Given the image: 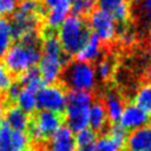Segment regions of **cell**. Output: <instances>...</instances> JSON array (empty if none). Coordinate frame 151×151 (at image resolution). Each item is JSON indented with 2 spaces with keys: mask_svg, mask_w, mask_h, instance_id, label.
I'll return each mask as SVG.
<instances>
[{
  "mask_svg": "<svg viewBox=\"0 0 151 151\" xmlns=\"http://www.w3.org/2000/svg\"><path fill=\"white\" fill-rule=\"evenodd\" d=\"M41 50L42 53L37 67L40 78L45 84H55L65 70L67 59L57 35L52 31L41 40Z\"/></svg>",
  "mask_w": 151,
  "mask_h": 151,
  "instance_id": "cell-1",
  "label": "cell"
},
{
  "mask_svg": "<svg viewBox=\"0 0 151 151\" xmlns=\"http://www.w3.org/2000/svg\"><path fill=\"white\" fill-rule=\"evenodd\" d=\"M93 103L92 94L87 91L71 90L67 93L64 117L66 126L74 133L88 127V112Z\"/></svg>",
  "mask_w": 151,
  "mask_h": 151,
  "instance_id": "cell-2",
  "label": "cell"
},
{
  "mask_svg": "<svg viewBox=\"0 0 151 151\" xmlns=\"http://www.w3.org/2000/svg\"><path fill=\"white\" fill-rule=\"evenodd\" d=\"M91 34L87 22L78 15H68L58 28V40L65 54L76 55Z\"/></svg>",
  "mask_w": 151,
  "mask_h": 151,
  "instance_id": "cell-3",
  "label": "cell"
},
{
  "mask_svg": "<svg viewBox=\"0 0 151 151\" xmlns=\"http://www.w3.org/2000/svg\"><path fill=\"white\" fill-rule=\"evenodd\" d=\"M40 55L41 53L38 47H29L21 42H17L12 44L2 55V64L11 73L21 74L29 68L35 67L39 63Z\"/></svg>",
  "mask_w": 151,
  "mask_h": 151,
  "instance_id": "cell-4",
  "label": "cell"
},
{
  "mask_svg": "<svg viewBox=\"0 0 151 151\" xmlns=\"http://www.w3.org/2000/svg\"><path fill=\"white\" fill-rule=\"evenodd\" d=\"M64 80L71 90L90 92L97 83L96 70L90 63L74 60L65 67Z\"/></svg>",
  "mask_w": 151,
  "mask_h": 151,
  "instance_id": "cell-5",
  "label": "cell"
},
{
  "mask_svg": "<svg viewBox=\"0 0 151 151\" xmlns=\"http://www.w3.org/2000/svg\"><path fill=\"white\" fill-rule=\"evenodd\" d=\"M61 125L63 118L60 113L41 110L37 113L32 123H29L28 137L35 143H42L47 140Z\"/></svg>",
  "mask_w": 151,
  "mask_h": 151,
  "instance_id": "cell-6",
  "label": "cell"
},
{
  "mask_svg": "<svg viewBox=\"0 0 151 151\" xmlns=\"http://www.w3.org/2000/svg\"><path fill=\"white\" fill-rule=\"evenodd\" d=\"M87 26L101 42H112L118 34V26L113 15L101 8L90 13Z\"/></svg>",
  "mask_w": 151,
  "mask_h": 151,
  "instance_id": "cell-7",
  "label": "cell"
},
{
  "mask_svg": "<svg viewBox=\"0 0 151 151\" xmlns=\"http://www.w3.org/2000/svg\"><path fill=\"white\" fill-rule=\"evenodd\" d=\"M67 93L65 88L58 84H45L37 92L38 107L51 112H64Z\"/></svg>",
  "mask_w": 151,
  "mask_h": 151,
  "instance_id": "cell-8",
  "label": "cell"
},
{
  "mask_svg": "<svg viewBox=\"0 0 151 151\" xmlns=\"http://www.w3.org/2000/svg\"><path fill=\"white\" fill-rule=\"evenodd\" d=\"M29 137L26 132L12 130L5 122H0V151H28Z\"/></svg>",
  "mask_w": 151,
  "mask_h": 151,
  "instance_id": "cell-9",
  "label": "cell"
},
{
  "mask_svg": "<svg viewBox=\"0 0 151 151\" xmlns=\"http://www.w3.org/2000/svg\"><path fill=\"white\" fill-rule=\"evenodd\" d=\"M47 140L46 151H77L74 132L66 125H61Z\"/></svg>",
  "mask_w": 151,
  "mask_h": 151,
  "instance_id": "cell-10",
  "label": "cell"
},
{
  "mask_svg": "<svg viewBox=\"0 0 151 151\" xmlns=\"http://www.w3.org/2000/svg\"><path fill=\"white\" fill-rule=\"evenodd\" d=\"M150 116L143 110L137 107L134 104L126 105L122 112V116L118 120V124L125 130H136L140 126L149 124Z\"/></svg>",
  "mask_w": 151,
  "mask_h": 151,
  "instance_id": "cell-11",
  "label": "cell"
},
{
  "mask_svg": "<svg viewBox=\"0 0 151 151\" xmlns=\"http://www.w3.org/2000/svg\"><path fill=\"white\" fill-rule=\"evenodd\" d=\"M126 151H149L151 149V124L132 130L125 140Z\"/></svg>",
  "mask_w": 151,
  "mask_h": 151,
  "instance_id": "cell-12",
  "label": "cell"
},
{
  "mask_svg": "<svg viewBox=\"0 0 151 151\" xmlns=\"http://www.w3.org/2000/svg\"><path fill=\"white\" fill-rule=\"evenodd\" d=\"M100 55H101V41L93 33L88 35L85 44L76 54L77 60L90 63V64L98 60Z\"/></svg>",
  "mask_w": 151,
  "mask_h": 151,
  "instance_id": "cell-13",
  "label": "cell"
},
{
  "mask_svg": "<svg viewBox=\"0 0 151 151\" xmlns=\"http://www.w3.org/2000/svg\"><path fill=\"white\" fill-rule=\"evenodd\" d=\"M5 123L14 131L26 132L29 126V117L26 112L19 109L17 105H12L6 110Z\"/></svg>",
  "mask_w": 151,
  "mask_h": 151,
  "instance_id": "cell-14",
  "label": "cell"
},
{
  "mask_svg": "<svg viewBox=\"0 0 151 151\" xmlns=\"http://www.w3.org/2000/svg\"><path fill=\"white\" fill-rule=\"evenodd\" d=\"M103 104L107 114V119L111 122H118L125 107L122 97L114 91H107L104 96Z\"/></svg>",
  "mask_w": 151,
  "mask_h": 151,
  "instance_id": "cell-15",
  "label": "cell"
},
{
  "mask_svg": "<svg viewBox=\"0 0 151 151\" xmlns=\"http://www.w3.org/2000/svg\"><path fill=\"white\" fill-rule=\"evenodd\" d=\"M107 114L101 101H93L88 112V127L92 131H101L107 124Z\"/></svg>",
  "mask_w": 151,
  "mask_h": 151,
  "instance_id": "cell-16",
  "label": "cell"
},
{
  "mask_svg": "<svg viewBox=\"0 0 151 151\" xmlns=\"http://www.w3.org/2000/svg\"><path fill=\"white\" fill-rule=\"evenodd\" d=\"M15 103H17V106L21 109L24 112H26L27 114L33 113L38 109L37 92L26 87H21Z\"/></svg>",
  "mask_w": 151,
  "mask_h": 151,
  "instance_id": "cell-17",
  "label": "cell"
},
{
  "mask_svg": "<svg viewBox=\"0 0 151 151\" xmlns=\"http://www.w3.org/2000/svg\"><path fill=\"white\" fill-rule=\"evenodd\" d=\"M19 85L21 87H26L38 92L42 86V80L40 78L39 71L37 67H32L28 71L24 72L19 77Z\"/></svg>",
  "mask_w": 151,
  "mask_h": 151,
  "instance_id": "cell-18",
  "label": "cell"
},
{
  "mask_svg": "<svg viewBox=\"0 0 151 151\" xmlns=\"http://www.w3.org/2000/svg\"><path fill=\"white\" fill-rule=\"evenodd\" d=\"M137 107L143 110L149 116L151 114V84H143L134 93V103Z\"/></svg>",
  "mask_w": 151,
  "mask_h": 151,
  "instance_id": "cell-19",
  "label": "cell"
},
{
  "mask_svg": "<svg viewBox=\"0 0 151 151\" xmlns=\"http://www.w3.org/2000/svg\"><path fill=\"white\" fill-rule=\"evenodd\" d=\"M13 39L11 21L6 18H0V57H2L11 47Z\"/></svg>",
  "mask_w": 151,
  "mask_h": 151,
  "instance_id": "cell-20",
  "label": "cell"
},
{
  "mask_svg": "<svg viewBox=\"0 0 151 151\" xmlns=\"http://www.w3.org/2000/svg\"><path fill=\"white\" fill-rule=\"evenodd\" d=\"M70 11L67 9H50L45 15V25L48 31H53L59 28V26L64 22V20L68 17Z\"/></svg>",
  "mask_w": 151,
  "mask_h": 151,
  "instance_id": "cell-21",
  "label": "cell"
},
{
  "mask_svg": "<svg viewBox=\"0 0 151 151\" xmlns=\"http://www.w3.org/2000/svg\"><path fill=\"white\" fill-rule=\"evenodd\" d=\"M124 145L112 138L110 134H105L96 139L91 151H120Z\"/></svg>",
  "mask_w": 151,
  "mask_h": 151,
  "instance_id": "cell-22",
  "label": "cell"
},
{
  "mask_svg": "<svg viewBox=\"0 0 151 151\" xmlns=\"http://www.w3.org/2000/svg\"><path fill=\"white\" fill-rule=\"evenodd\" d=\"M76 144L79 150H91L94 142H96V132L92 131L90 127H86L74 134Z\"/></svg>",
  "mask_w": 151,
  "mask_h": 151,
  "instance_id": "cell-23",
  "label": "cell"
},
{
  "mask_svg": "<svg viewBox=\"0 0 151 151\" xmlns=\"http://www.w3.org/2000/svg\"><path fill=\"white\" fill-rule=\"evenodd\" d=\"M15 12L27 15H40L41 6L38 0H20L18 1Z\"/></svg>",
  "mask_w": 151,
  "mask_h": 151,
  "instance_id": "cell-24",
  "label": "cell"
},
{
  "mask_svg": "<svg viewBox=\"0 0 151 151\" xmlns=\"http://www.w3.org/2000/svg\"><path fill=\"white\" fill-rule=\"evenodd\" d=\"M136 13L143 24L151 26V0H137Z\"/></svg>",
  "mask_w": 151,
  "mask_h": 151,
  "instance_id": "cell-25",
  "label": "cell"
},
{
  "mask_svg": "<svg viewBox=\"0 0 151 151\" xmlns=\"http://www.w3.org/2000/svg\"><path fill=\"white\" fill-rule=\"evenodd\" d=\"M97 5V0H74L71 9L74 15L81 17L85 14H90L92 11H94V7Z\"/></svg>",
  "mask_w": 151,
  "mask_h": 151,
  "instance_id": "cell-26",
  "label": "cell"
},
{
  "mask_svg": "<svg viewBox=\"0 0 151 151\" xmlns=\"http://www.w3.org/2000/svg\"><path fill=\"white\" fill-rule=\"evenodd\" d=\"M94 70H96L97 79L109 80L112 77V74H113L114 65H113V63L110 59H103V60H100L97 64V66L94 67Z\"/></svg>",
  "mask_w": 151,
  "mask_h": 151,
  "instance_id": "cell-27",
  "label": "cell"
},
{
  "mask_svg": "<svg viewBox=\"0 0 151 151\" xmlns=\"http://www.w3.org/2000/svg\"><path fill=\"white\" fill-rule=\"evenodd\" d=\"M19 42L26 45V46H29V47H38L39 44L41 42V38H40V34L37 29H32V31H27L25 32L19 39Z\"/></svg>",
  "mask_w": 151,
  "mask_h": 151,
  "instance_id": "cell-28",
  "label": "cell"
},
{
  "mask_svg": "<svg viewBox=\"0 0 151 151\" xmlns=\"http://www.w3.org/2000/svg\"><path fill=\"white\" fill-rule=\"evenodd\" d=\"M110 13L113 15L114 20L116 21H125L129 15H130V6L127 5V2H123V4H119L117 5L114 8H112L110 11Z\"/></svg>",
  "mask_w": 151,
  "mask_h": 151,
  "instance_id": "cell-29",
  "label": "cell"
},
{
  "mask_svg": "<svg viewBox=\"0 0 151 151\" xmlns=\"http://www.w3.org/2000/svg\"><path fill=\"white\" fill-rule=\"evenodd\" d=\"M44 6L50 9H67L71 11V6L74 0H41Z\"/></svg>",
  "mask_w": 151,
  "mask_h": 151,
  "instance_id": "cell-30",
  "label": "cell"
},
{
  "mask_svg": "<svg viewBox=\"0 0 151 151\" xmlns=\"http://www.w3.org/2000/svg\"><path fill=\"white\" fill-rule=\"evenodd\" d=\"M12 84H13L12 73L5 67L2 63H0V92H6Z\"/></svg>",
  "mask_w": 151,
  "mask_h": 151,
  "instance_id": "cell-31",
  "label": "cell"
},
{
  "mask_svg": "<svg viewBox=\"0 0 151 151\" xmlns=\"http://www.w3.org/2000/svg\"><path fill=\"white\" fill-rule=\"evenodd\" d=\"M109 134L114 138L117 142H119L120 144L125 145V140H126V137H127V133H126V130L124 127H122L119 124H114L110 127L109 130Z\"/></svg>",
  "mask_w": 151,
  "mask_h": 151,
  "instance_id": "cell-32",
  "label": "cell"
},
{
  "mask_svg": "<svg viewBox=\"0 0 151 151\" xmlns=\"http://www.w3.org/2000/svg\"><path fill=\"white\" fill-rule=\"evenodd\" d=\"M18 0H0V18L13 14L17 9Z\"/></svg>",
  "mask_w": 151,
  "mask_h": 151,
  "instance_id": "cell-33",
  "label": "cell"
},
{
  "mask_svg": "<svg viewBox=\"0 0 151 151\" xmlns=\"http://www.w3.org/2000/svg\"><path fill=\"white\" fill-rule=\"evenodd\" d=\"M134 38H136V37H134V32L131 31V29H129V28H124V29L120 32V34H119L120 42H122L123 45H125V46L132 45L133 41H134Z\"/></svg>",
  "mask_w": 151,
  "mask_h": 151,
  "instance_id": "cell-34",
  "label": "cell"
},
{
  "mask_svg": "<svg viewBox=\"0 0 151 151\" xmlns=\"http://www.w3.org/2000/svg\"><path fill=\"white\" fill-rule=\"evenodd\" d=\"M21 90V86L19 85V83H13L8 88L7 91L5 92L6 93V98L9 100V101H15L18 96H19V92Z\"/></svg>",
  "mask_w": 151,
  "mask_h": 151,
  "instance_id": "cell-35",
  "label": "cell"
},
{
  "mask_svg": "<svg viewBox=\"0 0 151 151\" xmlns=\"http://www.w3.org/2000/svg\"><path fill=\"white\" fill-rule=\"evenodd\" d=\"M126 1L127 0H97V4H99V6H100L101 9H105V11H109L110 12L117 5L123 4V2H126Z\"/></svg>",
  "mask_w": 151,
  "mask_h": 151,
  "instance_id": "cell-36",
  "label": "cell"
},
{
  "mask_svg": "<svg viewBox=\"0 0 151 151\" xmlns=\"http://www.w3.org/2000/svg\"><path fill=\"white\" fill-rule=\"evenodd\" d=\"M6 110H7V107H6V105H5V101L0 98V122H1V120H2V118L5 117Z\"/></svg>",
  "mask_w": 151,
  "mask_h": 151,
  "instance_id": "cell-37",
  "label": "cell"
},
{
  "mask_svg": "<svg viewBox=\"0 0 151 151\" xmlns=\"http://www.w3.org/2000/svg\"><path fill=\"white\" fill-rule=\"evenodd\" d=\"M146 79L149 80V83L151 84V65L146 68Z\"/></svg>",
  "mask_w": 151,
  "mask_h": 151,
  "instance_id": "cell-38",
  "label": "cell"
},
{
  "mask_svg": "<svg viewBox=\"0 0 151 151\" xmlns=\"http://www.w3.org/2000/svg\"><path fill=\"white\" fill-rule=\"evenodd\" d=\"M79 151H91V150H79Z\"/></svg>",
  "mask_w": 151,
  "mask_h": 151,
  "instance_id": "cell-39",
  "label": "cell"
},
{
  "mask_svg": "<svg viewBox=\"0 0 151 151\" xmlns=\"http://www.w3.org/2000/svg\"><path fill=\"white\" fill-rule=\"evenodd\" d=\"M149 151H151V149H150V150H149Z\"/></svg>",
  "mask_w": 151,
  "mask_h": 151,
  "instance_id": "cell-40",
  "label": "cell"
}]
</instances>
